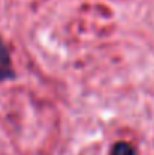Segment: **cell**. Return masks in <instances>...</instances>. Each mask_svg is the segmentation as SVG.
<instances>
[{
	"instance_id": "cell-1",
	"label": "cell",
	"mask_w": 154,
	"mask_h": 155,
	"mask_svg": "<svg viewBox=\"0 0 154 155\" xmlns=\"http://www.w3.org/2000/svg\"><path fill=\"white\" fill-rule=\"evenodd\" d=\"M15 77H17V74L14 69L11 51H9L6 42L3 41V38L0 36V83L15 80Z\"/></svg>"
},
{
	"instance_id": "cell-2",
	"label": "cell",
	"mask_w": 154,
	"mask_h": 155,
	"mask_svg": "<svg viewBox=\"0 0 154 155\" xmlns=\"http://www.w3.org/2000/svg\"><path fill=\"white\" fill-rule=\"evenodd\" d=\"M110 155H136V151L127 142H116L110 149Z\"/></svg>"
}]
</instances>
